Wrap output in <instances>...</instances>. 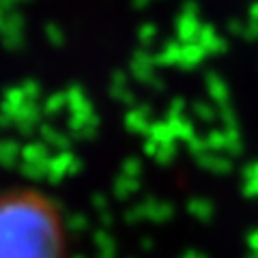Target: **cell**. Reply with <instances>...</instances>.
I'll use <instances>...</instances> for the list:
<instances>
[{"label":"cell","mask_w":258,"mask_h":258,"mask_svg":"<svg viewBox=\"0 0 258 258\" xmlns=\"http://www.w3.org/2000/svg\"><path fill=\"white\" fill-rule=\"evenodd\" d=\"M0 258H64L62 224L39 194L0 198Z\"/></svg>","instance_id":"obj_1"},{"label":"cell","mask_w":258,"mask_h":258,"mask_svg":"<svg viewBox=\"0 0 258 258\" xmlns=\"http://www.w3.org/2000/svg\"><path fill=\"white\" fill-rule=\"evenodd\" d=\"M200 11H198V5L196 3H185L183 9L176 18V41L181 43H196V39L200 35Z\"/></svg>","instance_id":"obj_2"},{"label":"cell","mask_w":258,"mask_h":258,"mask_svg":"<svg viewBox=\"0 0 258 258\" xmlns=\"http://www.w3.org/2000/svg\"><path fill=\"white\" fill-rule=\"evenodd\" d=\"M80 168H82V161H80L74 153L69 151H60L58 155H52L50 159V170H47V181L50 183H58L64 176L78 174Z\"/></svg>","instance_id":"obj_3"},{"label":"cell","mask_w":258,"mask_h":258,"mask_svg":"<svg viewBox=\"0 0 258 258\" xmlns=\"http://www.w3.org/2000/svg\"><path fill=\"white\" fill-rule=\"evenodd\" d=\"M0 41L7 50H20L24 45V20L20 13H7L0 26Z\"/></svg>","instance_id":"obj_4"},{"label":"cell","mask_w":258,"mask_h":258,"mask_svg":"<svg viewBox=\"0 0 258 258\" xmlns=\"http://www.w3.org/2000/svg\"><path fill=\"white\" fill-rule=\"evenodd\" d=\"M132 69L134 76L144 84H157V88H161V80L157 78V62L155 56H151L147 50L136 52V56L132 58Z\"/></svg>","instance_id":"obj_5"},{"label":"cell","mask_w":258,"mask_h":258,"mask_svg":"<svg viewBox=\"0 0 258 258\" xmlns=\"http://www.w3.org/2000/svg\"><path fill=\"white\" fill-rule=\"evenodd\" d=\"M125 125L132 134H149V129L153 125V116H151V110L147 106H136L127 112L125 116Z\"/></svg>","instance_id":"obj_6"},{"label":"cell","mask_w":258,"mask_h":258,"mask_svg":"<svg viewBox=\"0 0 258 258\" xmlns=\"http://www.w3.org/2000/svg\"><path fill=\"white\" fill-rule=\"evenodd\" d=\"M196 43L207 52V56H209V54H224V52H226V41H224V37H222L213 26H209V24H203V28H200V35H198V39H196Z\"/></svg>","instance_id":"obj_7"},{"label":"cell","mask_w":258,"mask_h":258,"mask_svg":"<svg viewBox=\"0 0 258 258\" xmlns=\"http://www.w3.org/2000/svg\"><path fill=\"white\" fill-rule=\"evenodd\" d=\"M196 161L205 170L213 172V174H228L232 168V161L228 159V155H224V153H211V151L200 153V155H196Z\"/></svg>","instance_id":"obj_8"},{"label":"cell","mask_w":258,"mask_h":258,"mask_svg":"<svg viewBox=\"0 0 258 258\" xmlns=\"http://www.w3.org/2000/svg\"><path fill=\"white\" fill-rule=\"evenodd\" d=\"M205 84H207L209 97H211V101H215L217 108L228 103V86H226V82L215 74V71H209L205 76Z\"/></svg>","instance_id":"obj_9"},{"label":"cell","mask_w":258,"mask_h":258,"mask_svg":"<svg viewBox=\"0 0 258 258\" xmlns=\"http://www.w3.org/2000/svg\"><path fill=\"white\" fill-rule=\"evenodd\" d=\"M39 134H41V142L45 144L47 149H56V151H67V147H69V142H71V136H67V134H62L60 129H56V127H52V125H47V123H41V127H39Z\"/></svg>","instance_id":"obj_10"},{"label":"cell","mask_w":258,"mask_h":258,"mask_svg":"<svg viewBox=\"0 0 258 258\" xmlns=\"http://www.w3.org/2000/svg\"><path fill=\"white\" fill-rule=\"evenodd\" d=\"M207 58V52L200 47L198 43H183L181 47V56H179V64L181 69H194Z\"/></svg>","instance_id":"obj_11"},{"label":"cell","mask_w":258,"mask_h":258,"mask_svg":"<svg viewBox=\"0 0 258 258\" xmlns=\"http://www.w3.org/2000/svg\"><path fill=\"white\" fill-rule=\"evenodd\" d=\"M110 91H112V95H114V99H118L120 103H132L134 101V95H132V91H129L123 74H114V76H112Z\"/></svg>","instance_id":"obj_12"},{"label":"cell","mask_w":258,"mask_h":258,"mask_svg":"<svg viewBox=\"0 0 258 258\" xmlns=\"http://www.w3.org/2000/svg\"><path fill=\"white\" fill-rule=\"evenodd\" d=\"M62 110H67V93L64 91L54 93L52 97H47L43 103V114H47V116H54Z\"/></svg>","instance_id":"obj_13"},{"label":"cell","mask_w":258,"mask_h":258,"mask_svg":"<svg viewBox=\"0 0 258 258\" xmlns=\"http://www.w3.org/2000/svg\"><path fill=\"white\" fill-rule=\"evenodd\" d=\"M243 189L247 196H254V194H258V164H252V166H247L245 168V172H243Z\"/></svg>","instance_id":"obj_14"},{"label":"cell","mask_w":258,"mask_h":258,"mask_svg":"<svg viewBox=\"0 0 258 258\" xmlns=\"http://www.w3.org/2000/svg\"><path fill=\"white\" fill-rule=\"evenodd\" d=\"M114 189H116L118 196H127V194L138 189V179H132V176H127V174H120L118 179L114 181Z\"/></svg>","instance_id":"obj_15"},{"label":"cell","mask_w":258,"mask_h":258,"mask_svg":"<svg viewBox=\"0 0 258 258\" xmlns=\"http://www.w3.org/2000/svg\"><path fill=\"white\" fill-rule=\"evenodd\" d=\"M194 114H196L198 118H203L205 123H213L215 116H217V110L213 106H209V103H203V101H198V103H194Z\"/></svg>","instance_id":"obj_16"},{"label":"cell","mask_w":258,"mask_h":258,"mask_svg":"<svg viewBox=\"0 0 258 258\" xmlns=\"http://www.w3.org/2000/svg\"><path fill=\"white\" fill-rule=\"evenodd\" d=\"M138 39H140L144 45H151L157 39V26H153V24H144V26H140Z\"/></svg>","instance_id":"obj_17"},{"label":"cell","mask_w":258,"mask_h":258,"mask_svg":"<svg viewBox=\"0 0 258 258\" xmlns=\"http://www.w3.org/2000/svg\"><path fill=\"white\" fill-rule=\"evenodd\" d=\"M45 35H47V41H50L52 45H62V41H64V35H62V30L56 26V24H47L45 26Z\"/></svg>","instance_id":"obj_18"},{"label":"cell","mask_w":258,"mask_h":258,"mask_svg":"<svg viewBox=\"0 0 258 258\" xmlns=\"http://www.w3.org/2000/svg\"><path fill=\"white\" fill-rule=\"evenodd\" d=\"M140 161L136 159V157H127L123 161V174L127 176H132V179H138V174H140Z\"/></svg>","instance_id":"obj_19"},{"label":"cell","mask_w":258,"mask_h":258,"mask_svg":"<svg viewBox=\"0 0 258 258\" xmlns=\"http://www.w3.org/2000/svg\"><path fill=\"white\" fill-rule=\"evenodd\" d=\"M134 5H136V7H147L149 0H134Z\"/></svg>","instance_id":"obj_20"},{"label":"cell","mask_w":258,"mask_h":258,"mask_svg":"<svg viewBox=\"0 0 258 258\" xmlns=\"http://www.w3.org/2000/svg\"><path fill=\"white\" fill-rule=\"evenodd\" d=\"M7 123H9V118H7L5 114H0V129H3V127H5Z\"/></svg>","instance_id":"obj_21"}]
</instances>
